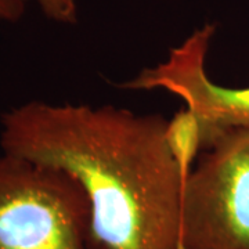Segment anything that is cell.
I'll list each match as a JSON object with an SVG mask.
<instances>
[{"label": "cell", "instance_id": "obj_1", "mask_svg": "<svg viewBox=\"0 0 249 249\" xmlns=\"http://www.w3.org/2000/svg\"><path fill=\"white\" fill-rule=\"evenodd\" d=\"M166 124L112 106L32 100L1 114L0 148L79 183L94 249H178L184 183Z\"/></svg>", "mask_w": 249, "mask_h": 249}, {"label": "cell", "instance_id": "obj_2", "mask_svg": "<svg viewBox=\"0 0 249 249\" xmlns=\"http://www.w3.org/2000/svg\"><path fill=\"white\" fill-rule=\"evenodd\" d=\"M90 205L61 170L1 152L0 249H88Z\"/></svg>", "mask_w": 249, "mask_h": 249}, {"label": "cell", "instance_id": "obj_3", "mask_svg": "<svg viewBox=\"0 0 249 249\" xmlns=\"http://www.w3.org/2000/svg\"><path fill=\"white\" fill-rule=\"evenodd\" d=\"M186 249H249V126L205 150L183 184Z\"/></svg>", "mask_w": 249, "mask_h": 249}, {"label": "cell", "instance_id": "obj_4", "mask_svg": "<svg viewBox=\"0 0 249 249\" xmlns=\"http://www.w3.org/2000/svg\"><path fill=\"white\" fill-rule=\"evenodd\" d=\"M216 27L205 24L172 49L165 61L144 68L124 89L170 91L199 119L204 151L223 134L249 126V86L224 88L209 79L205 62Z\"/></svg>", "mask_w": 249, "mask_h": 249}, {"label": "cell", "instance_id": "obj_5", "mask_svg": "<svg viewBox=\"0 0 249 249\" xmlns=\"http://www.w3.org/2000/svg\"><path fill=\"white\" fill-rule=\"evenodd\" d=\"M165 139L183 183L196 166L199 151L204 150V136L199 119L188 108L180 109L166 124Z\"/></svg>", "mask_w": 249, "mask_h": 249}, {"label": "cell", "instance_id": "obj_6", "mask_svg": "<svg viewBox=\"0 0 249 249\" xmlns=\"http://www.w3.org/2000/svg\"><path fill=\"white\" fill-rule=\"evenodd\" d=\"M49 19L58 24H75L78 21L76 0H35Z\"/></svg>", "mask_w": 249, "mask_h": 249}, {"label": "cell", "instance_id": "obj_7", "mask_svg": "<svg viewBox=\"0 0 249 249\" xmlns=\"http://www.w3.org/2000/svg\"><path fill=\"white\" fill-rule=\"evenodd\" d=\"M27 0H0V21L16 22L24 16Z\"/></svg>", "mask_w": 249, "mask_h": 249}, {"label": "cell", "instance_id": "obj_8", "mask_svg": "<svg viewBox=\"0 0 249 249\" xmlns=\"http://www.w3.org/2000/svg\"><path fill=\"white\" fill-rule=\"evenodd\" d=\"M178 249H186V248H184V245H183V242H181V238H180V242H178Z\"/></svg>", "mask_w": 249, "mask_h": 249}]
</instances>
